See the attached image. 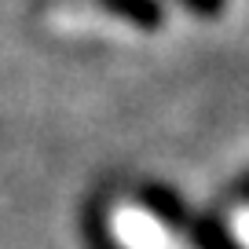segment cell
<instances>
[{"label": "cell", "mask_w": 249, "mask_h": 249, "mask_svg": "<svg viewBox=\"0 0 249 249\" xmlns=\"http://www.w3.org/2000/svg\"><path fill=\"white\" fill-rule=\"evenodd\" d=\"M99 8L121 15L124 22L140 26V30H154L161 22V8H158L154 0H99Z\"/></svg>", "instance_id": "1"}, {"label": "cell", "mask_w": 249, "mask_h": 249, "mask_svg": "<svg viewBox=\"0 0 249 249\" xmlns=\"http://www.w3.org/2000/svg\"><path fill=\"white\" fill-rule=\"evenodd\" d=\"M179 4H183L187 11H195V15H205V18L224 11V0H179Z\"/></svg>", "instance_id": "2"}]
</instances>
